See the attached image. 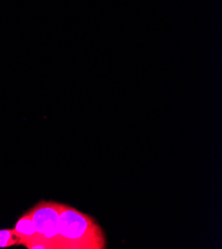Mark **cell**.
Listing matches in <instances>:
<instances>
[{
	"label": "cell",
	"mask_w": 222,
	"mask_h": 249,
	"mask_svg": "<svg viewBox=\"0 0 222 249\" xmlns=\"http://www.w3.org/2000/svg\"><path fill=\"white\" fill-rule=\"evenodd\" d=\"M61 249H106V235L89 214L62 204L59 215Z\"/></svg>",
	"instance_id": "obj_1"
},
{
	"label": "cell",
	"mask_w": 222,
	"mask_h": 249,
	"mask_svg": "<svg viewBox=\"0 0 222 249\" xmlns=\"http://www.w3.org/2000/svg\"><path fill=\"white\" fill-rule=\"evenodd\" d=\"M62 204L53 201H39L27 213L30 214L37 233V241L27 249H61L59 215Z\"/></svg>",
	"instance_id": "obj_2"
},
{
	"label": "cell",
	"mask_w": 222,
	"mask_h": 249,
	"mask_svg": "<svg viewBox=\"0 0 222 249\" xmlns=\"http://www.w3.org/2000/svg\"><path fill=\"white\" fill-rule=\"evenodd\" d=\"M13 231L20 237L22 245L26 248L31 243L37 241V233L34 222L27 212L16 221Z\"/></svg>",
	"instance_id": "obj_3"
},
{
	"label": "cell",
	"mask_w": 222,
	"mask_h": 249,
	"mask_svg": "<svg viewBox=\"0 0 222 249\" xmlns=\"http://www.w3.org/2000/svg\"><path fill=\"white\" fill-rule=\"evenodd\" d=\"M17 245H22V242L13 229L0 230V248H9Z\"/></svg>",
	"instance_id": "obj_4"
}]
</instances>
